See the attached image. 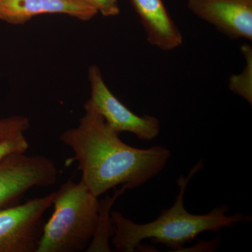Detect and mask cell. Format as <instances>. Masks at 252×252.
Masks as SVG:
<instances>
[{"instance_id":"1","label":"cell","mask_w":252,"mask_h":252,"mask_svg":"<svg viewBox=\"0 0 252 252\" xmlns=\"http://www.w3.org/2000/svg\"><path fill=\"white\" fill-rule=\"evenodd\" d=\"M84 109L77 127L64 131L60 140L72 149L73 160L82 172L81 182L97 198L119 185L138 188L166 166L171 157L168 149L131 147L87 101Z\"/></svg>"},{"instance_id":"2","label":"cell","mask_w":252,"mask_h":252,"mask_svg":"<svg viewBox=\"0 0 252 252\" xmlns=\"http://www.w3.org/2000/svg\"><path fill=\"white\" fill-rule=\"evenodd\" d=\"M203 167V161L200 160L187 177H179L177 184L180 191L175 203L170 208L162 210L152 221L140 224L126 218L121 212L112 211L114 233L111 239L115 251L135 252L147 239L155 244L165 245L173 251H180L186 243L193 241L205 232L217 233L224 228H233L236 223L251 221V215L241 212L228 215L230 209L226 205L215 207L205 215H193L186 210L184 203L186 189L193 176Z\"/></svg>"},{"instance_id":"3","label":"cell","mask_w":252,"mask_h":252,"mask_svg":"<svg viewBox=\"0 0 252 252\" xmlns=\"http://www.w3.org/2000/svg\"><path fill=\"white\" fill-rule=\"evenodd\" d=\"M99 200L81 181L68 180L56 191L54 211L37 252L86 251L94 237Z\"/></svg>"},{"instance_id":"4","label":"cell","mask_w":252,"mask_h":252,"mask_svg":"<svg viewBox=\"0 0 252 252\" xmlns=\"http://www.w3.org/2000/svg\"><path fill=\"white\" fill-rule=\"evenodd\" d=\"M56 192L0 210V252H37Z\"/></svg>"},{"instance_id":"5","label":"cell","mask_w":252,"mask_h":252,"mask_svg":"<svg viewBox=\"0 0 252 252\" xmlns=\"http://www.w3.org/2000/svg\"><path fill=\"white\" fill-rule=\"evenodd\" d=\"M11 154L0 162V210L17 205L34 187L54 185L59 170L54 160L44 155Z\"/></svg>"},{"instance_id":"6","label":"cell","mask_w":252,"mask_h":252,"mask_svg":"<svg viewBox=\"0 0 252 252\" xmlns=\"http://www.w3.org/2000/svg\"><path fill=\"white\" fill-rule=\"evenodd\" d=\"M91 97L87 102L104 118L117 133L130 132L139 140L150 141L160 132V122L157 117L139 116L130 111L109 90L97 66L89 69Z\"/></svg>"},{"instance_id":"7","label":"cell","mask_w":252,"mask_h":252,"mask_svg":"<svg viewBox=\"0 0 252 252\" xmlns=\"http://www.w3.org/2000/svg\"><path fill=\"white\" fill-rule=\"evenodd\" d=\"M187 6L232 39L252 40V0H187Z\"/></svg>"},{"instance_id":"8","label":"cell","mask_w":252,"mask_h":252,"mask_svg":"<svg viewBox=\"0 0 252 252\" xmlns=\"http://www.w3.org/2000/svg\"><path fill=\"white\" fill-rule=\"evenodd\" d=\"M98 14L86 0H0V20L23 25L39 15L64 14L83 21Z\"/></svg>"},{"instance_id":"9","label":"cell","mask_w":252,"mask_h":252,"mask_svg":"<svg viewBox=\"0 0 252 252\" xmlns=\"http://www.w3.org/2000/svg\"><path fill=\"white\" fill-rule=\"evenodd\" d=\"M130 1L140 18L149 44L162 51H171L182 45L183 36L162 0Z\"/></svg>"},{"instance_id":"10","label":"cell","mask_w":252,"mask_h":252,"mask_svg":"<svg viewBox=\"0 0 252 252\" xmlns=\"http://www.w3.org/2000/svg\"><path fill=\"white\" fill-rule=\"evenodd\" d=\"M126 190L127 188L123 186L122 189H116L113 196H107L99 200L98 217L95 230L86 252H112L109 245V240L114 235V226L112 223L111 212L116 200Z\"/></svg>"},{"instance_id":"11","label":"cell","mask_w":252,"mask_h":252,"mask_svg":"<svg viewBox=\"0 0 252 252\" xmlns=\"http://www.w3.org/2000/svg\"><path fill=\"white\" fill-rule=\"evenodd\" d=\"M31 127L29 119L14 115L0 119V140L24 135Z\"/></svg>"},{"instance_id":"12","label":"cell","mask_w":252,"mask_h":252,"mask_svg":"<svg viewBox=\"0 0 252 252\" xmlns=\"http://www.w3.org/2000/svg\"><path fill=\"white\" fill-rule=\"evenodd\" d=\"M248 58L247 69L240 76H233L230 81V88L235 94L241 96L251 104L252 103V53Z\"/></svg>"},{"instance_id":"13","label":"cell","mask_w":252,"mask_h":252,"mask_svg":"<svg viewBox=\"0 0 252 252\" xmlns=\"http://www.w3.org/2000/svg\"><path fill=\"white\" fill-rule=\"evenodd\" d=\"M28 148L29 144L24 135L0 140V162L11 154L26 153Z\"/></svg>"},{"instance_id":"14","label":"cell","mask_w":252,"mask_h":252,"mask_svg":"<svg viewBox=\"0 0 252 252\" xmlns=\"http://www.w3.org/2000/svg\"><path fill=\"white\" fill-rule=\"evenodd\" d=\"M105 17L115 16L120 13L118 0H86Z\"/></svg>"}]
</instances>
